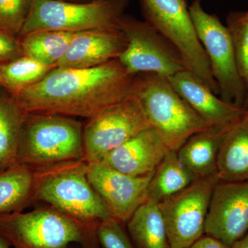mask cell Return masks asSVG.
Instances as JSON below:
<instances>
[{
  "label": "cell",
  "mask_w": 248,
  "mask_h": 248,
  "mask_svg": "<svg viewBox=\"0 0 248 248\" xmlns=\"http://www.w3.org/2000/svg\"><path fill=\"white\" fill-rule=\"evenodd\" d=\"M135 77L118 59L93 68L56 66L13 95L27 113L90 119L128 97Z\"/></svg>",
  "instance_id": "obj_1"
},
{
  "label": "cell",
  "mask_w": 248,
  "mask_h": 248,
  "mask_svg": "<svg viewBox=\"0 0 248 248\" xmlns=\"http://www.w3.org/2000/svg\"><path fill=\"white\" fill-rule=\"evenodd\" d=\"M99 223H84L55 209L0 215V234L14 248H100Z\"/></svg>",
  "instance_id": "obj_2"
},
{
  "label": "cell",
  "mask_w": 248,
  "mask_h": 248,
  "mask_svg": "<svg viewBox=\"0 0 248 248\" xmlns=\"http://www.w3.org/2000/svg\"><path fill=\"white\" fill-rule=\"evenodd\" d=\"M34 202L87 223L110 218V212L89 182L86 161H68L34 170Z\"/></svg>",
  "instance_id": "obj_3"
},
{
  "label": "cell",
  "mask_w": 248,
  "mask_h": 248,
  "mask_svg": "<svg viewBox=\"0 0 248 248\" xmlns=\"http://www.w3.org/2000/svg\"><path fill=\"white\" fill-rule=\"evenodd\" d=\"M131 93L141 104L150 126L170 150L177 151L194 134L214 127L196 113L164 77L137 75Z\"/></svg>",
  "instance_id": "obj_4"
},
{
  "label": "cell",
  "mask_w": 248,
  "mask_h": 248,
  "mask_svg": "<svg viewBox=\"0 0 248 248\" xmlns=\"http://www.w3.org/2000/svg\"><path fill=\"white\" fill-rule=\"evenodd\" d=\"M84 125L71 117L27 113L17 164L35 170L68 161H85Z\"/></svg>",
  "instance_id": "obj_5"
},
{
  "label": "cell",
  "mask_w": 248,
  "mask_h": 248,
  "mask_svg": "<svg viewBox=\"0 0 248 248\" xmlns=\"http://www.w3.org/2000/svg\"><path fill=\"white\" fill-rule=\"evenodd\" d=\"M128 4L129 0H33L19 35L42 31L120 30V20Z\"/></svg>",
  "instance_id": "obj_6"
},
{
  "label": "cell",
  "mask_w": 248,
  "mask_h": 248,
  "mask_svg": "<svg viewBox=\"0 0 248 248\" xmlns=\"http://www.w3.org/2000/svg\"><path fill=\"white\" fill-rule=\"evenodd\" d=\"M145 21L169 39L182 53L187 70L219 94L208 59L197 35L186 0H140Z\"/></svg>",
  "instance_id": "obj_7"
},
{
  "label": "cell",
  "mask_w": 248,
  "mask_h": 248,
  "mask_svg": "<svg viewBox=\"0 0 248 248\" xmlns=\"http://www.w3.org/2000/svg\"><path fill=\"white\" fill-rule=\"evenodd\" d=\"M201 1L195 0L189 6V11L218 85L220 98L228 104L244 108L248 90L238 69L231 34L216 15L204 11Z\"/></svg>",
  "instance_id": "obj_8"
},
{
  "label": "cell",
  "mask_w": 248,
  "mask_h": 248,
  "mask_svg": "<svg viewBox=\"0 0 248 248\" xmlns=\"http://www.w3.org/2000/svg\"><path fill=\"white\" fill-rule=\"evenodd\" d=\"M120 29L127 45L118 60L130 73L136 76L153 73L169 78L187 70L177 47L146 21L124 14Z\"/></svg>",
  "instance_id": "obj_9"
},
{
  "label": "cell",
  "mask_w": 248,
  "mask_h": 248,
  "mask_svg": "<svg viewBox=\"0 0 248 248\" xmlns=\"http://www.w3.org/2000/svg\"><path fill=\"white\" fill-rule=\"evenodd\" d=\"M83 130L85 161H102L150 125L137 97H128L88 119Z\"/></svg>",
  "instance_id": "obj_10"
},
{
  "label": "cell",
  "mask_w": 248,
  "mask_h": 248,
  "mask_svg": "<svg viewBox=\"0 0 248 248\" xmlns=\"http://www.w3.org/2000/svg\"><path fill=\"white\" fill-rule=\"evenodd\" d=\"M218 174L197 179L186 188L159 203L169 247L187 248L205 234V224Z\"/></svg>",
  "instance_id": "obj_11"
},
{
  "label": "cell",
  "mask_w": 248,
  "mask_h": 248,
  "mask_svg": "<svg viewBox=\"0 0 248 248\" xmlns=\"http://www.w3.org/2000/svg\"><path fill=\"white\" fill-rule=\"evenodd\" d=\"M153 172L134 177L102 161L87 163L88 178L93 188L107 205L112 218L124 225L148 199V186Z\"/></svg>",
  "instance_id": "obj_12"
},
{
  "label": "cell",
  "mask_w": 248,
  "mask_h": 248,
  "mask_svg": "<svg viewBox=\"0 0 248 248\" xmlns=\"http://www.w3.org/2000/svg\"><path fill=\"white\" fill-rule=\"evenodd\" d=\"M248 231V180H220L214 188L205 234L231 247Z\"/></svg>",
  "instance_id": "obj_13"
},
{
  "label": "cell",
  "mask_w": 248,
  "mask_h": 248,
  "mask_svg": "<svg viewBox=\"0 0 248 248\" xmlns=\"http://www.w3.org/2000/svg\"><path fill=\"white\" fill-rule=\"evenodd\" d=\"M170 150L159 134L149 127L106 155L100 161L128 175L141 177L154 172Z\"/></svg>",
  "instance_id": "obj_14"
},
{
  "label": "cell",
  "mask_w": 248,
  "mask_h": 248,
  "mask_svg": "<svg viewBox=\"0 0 248 248\" xmlns=\"http://www.w3.org/2000/svg\"><path fill=\"white\" fill-rule=\"evenodd\" d=\"M168 79L196 113L211 126L228 128L246 112V109L217 97L188 70L179 72Z\"/></svg>",
  "instance_id": "obj_15"
},
{
  "label": "cell",
  "mask_w": 248,
  "mask_h": 248,
  "mask_svg": "<svg viewBox=\"0 0 248 248\" xmlns=\"http://www.w3.org/2000/svg\"><path fill=\"white\" fill-rule=\"evenodd\" d=\"M120 30H90L77 32L57 66L89 68L119 59L126 48Z\"/></svg>",
  "instance_id": "obj_16"
},
{
  "label": "cell",
  "mask_w": 248,
  "mask_h": 248,
  "mask_svg": "<svg viewBox=\"0 0 248 248\" xmlns=\"http://www.w3.org/2000/svg\"><path fill=\"white\" fill-rule=\"evenodd\" d=\"M217 174L224 182L248 180V110L225 130L217 159Z\"/></svg>",
  "instance_id": "obj_17"
},
{
  "label": "cell",
  "mask_w": 248,
  "mask_h": 248,
  "mask_svg": "<svg viewBox=\"0 0 248 248\" xmlns=\"http://www.w3.org/2000/svg\"><path fill=\"white\" fill-rule=\"evenodd\" d=\"M227 128L210 127L194 134L177 151L179 159L197 179L217 174L218 151Z\"/></svg>",
  "instance_id": "obj_18"
},
{
  "label": "cell",
  "mask_w": 248,
  "mask_h": 248,
  "mask_svg": "<svg viewBox=\"0 0 248 248\" xmlns=\"http://www.w3.org/2000/svg\"><path fill=\"white\" fill-rule=\"evenodd\" d=\"M125 225L135 248H169L166 223L157 202L147 199Z\"/></svg>",
  "instance_id": "obj_19"
},
{
  "label": "cell",
  "mask_w": 248,
  "mask_h": 248,
  "mask_svg": "<svg viewBox=\"0 0 248 248\" xmlns=\"http://www.w3.org/2000/svg\"><path fill=\"white\" fill-rule=\"evenodd\" d=\"M35 170L16 164L0 170V215L22 212L33 203Z\"/></svg>",
  "instance_id": "obj_20"
},
{
  "label": "cell",
  "mask_w": 248,
  "mask_h": 248,
  "mask_svg": "<svg viewBox=\"0 0 248 248\" xmlns=\"http://www.w3.org/2000/svg\"><path fill=\"white\" fill-rule=\"evenodd\" d=\"M197 179L179 159L177 152L170 150L153 172L148 186V198L161 203Z\"/></svg>",
  "instance_id": "obj_21"
},
{
  "label": "cell",
  "mask_w": 248,
  "mask_h": 248,
  "mask_svg": "<svg viewBox=\"0 0 248 248\" xmlns=\"http://www.w3.org/2000/svg\"><path fill=\"white\" fill-rule=\"evenodd\" d=\"M27 114L12 94H0V170L17 164Z\"/></svg>",
  "instance_id": "obj_22"
},
{
  "label": "cell",
  "mask_w": 248,
  "mask_h": 248,
  "mask_svg": "<svg viewBox=\"0 0 248 248\" xmlns=\"http://www.w3.org/2000/svg\"><path fill=\"white\" fill-rule=\"evenodd\" d=\"M76 34L59 31L31 32L20 40L23 53L43 64L56 67Z\"/></svg>",
  "instance_id": "obj_23"
},
{
  "label": "cell",
  "mask_w": 248,
  "mask_h": 248,
  "mask_svg": "<svg viewBox=\"0 0 248 248\" xmlns=\"http://www.w3.org/2000/svg\"><path fill=\"white\" fill-rule=\"evenodd\" d=\"M54 68L23 55L7 63H0L1 86L9 90L11 94H16L40 81Z\"/></svg>",
  "instance_id": "obj_24"
},
{
  "label": "cell",
  "mask_w": 248,
  "mask_h": 248,
  "mask_svg": "<svg viewBox=\"0 0 248 248\" xmlns=\"http://www.w3.org/2000/svg\"><path fill=\"white\" fill-rule=\"evenodd\" d=\"M226 22L238 69L248 90V11H231Z\"/></svg>",
  "instance_id": "obj_25"
},
{
  "label": "cell",
  "mask_w": 248,
  "mask_h": 248,
  "mask_svg": "<svg viewBox=\"0 0 248 248\" xmlns=\"http://www.w3.org/2000/svg\"><path fill=\"white\" fill-rule=\"evenodd\" d=\"M33 0H0V29L19 35Z\"/></svg>",
  "instance_id": "obj_26"
},
{
  "label": "cell",
  "mask_w": 248,
  "mask_h": 248,
  "mask_svg": "<svg viewBox=\"0 0 248 248\" xmlns=\"http://www.w3.org/2000/svg\"><path fill=\"white\" fill-rule=\"evenodd\" d=\"M124 223L110 217L99 223L97 236L104 248H134Z\"/></svg>",
  "instance_id": "obj_27"
},
{
  "label": "cell",
  "mask_w": 248,
  "mask_h": 248,
  "mask_svg": "<svg viewBox=\"0 0 248 248\" xmlns=\"http://www.w3.org/2000/svg\"><path fill=\"white\" fill-rule=\"evenodd\" d=\"M24 55L20 40L7 31L0 29V62L7 63Z\"/></svg>",
  "instance_id": "obj_28"
},
{
  "label": "cell",
  "mask_w": 248,
  "mask_h": 248,
  "mask_svg": "<svg viewBox=\"0 0 248 248\" xmlns=\"http://www.w3.org/2000/svg\"><path fill=\"white\" fill-rule=\"evenodd\" d=\"M187 248H232L208 235L204 234Z\"/></svg>",
  "instance_id": "obj_29"
},
{
  "label": "cell",
  "mask_w": 248,
  "mask_h": 248,
  "mask_svg": "<svg viewBox=\"0 0 248 248\" xmlns=\"http://www.w3.org/2000/svg\"><path fill=\"white\" fill-rule=\"evenodd\" d=\"M232 248H248V231L241 239L232 246Z\"/></svg>",
  "instance_id": "obj_30"
},
{
  "label": "cell",
  "mask_w": 248,
  "mask_h": 248,
  "mask_svg": "<svg viewBox=\"0 0 248 248\" xmlns=\"http://www.w3.org/2000/svg\"><path fill=\"white\" fill-rule=\"evenodd\" d=\"M11 245L8 242L7 240L5 239L4 236L0 234V248H10Z\"/></svg>",
  "instance_id": "obj_31"
},
{
  "label": "cell",
  "mask_w": 248,
  "mask_h": 248,
  "mask_svg": "<svg viewBox=\"0 0 248 248\" xmlns=\"http://www.w3.org/2000/svg\"><path fill=\"white\" fill-rule=\"evenodd\" d=\"M63 1H73V2H87L94 0H63Z\"/></svg>",
  "instance_id": "obj_32"
},
{
  "label": "cell",
  "mask_w": 248,
  "mask_h": 248,
  "mask_svg": "<svg viewBox=\"0 0 248 248\" xmlns=\"http://www.w3.org/2000/svg\"><path fill=\"white\" fill-rule=\"evenodd\" d=\"M244 108L246 110H248V92L246 96V100H245Z\"/></svg>",
  "instance_id": "obj_33"
},
{
  "label": "cell",
  "mask_w": 248,
  "mask_h": 248,
  "mask_svg": "<svg viewBox=\"0 0 248 248\" xmlns=\"http://www.w3.org/2000/svg\"><path fill=\"white\" fill-rule=\"evenodd\" d=\"M2 84V79H1V72H0V86Z\"/></svg>",
  "instance_id": "obj_34"
},
{
  "label": "cell",
  "mask_w": 248,
  "mask_h": 248,
  "mask_svg": "<svg viewBox=\"0 0 248 248\" xmlns=\"http://www.w3.org/2000/svg\"><path fill=\"white\" fill-rule=\"evenodd\" d=\"M169 248H172V247H169Z\"/></svg>",
  "instance_id": "obj_35"
},
{
  "label": "cell",
  "mask_w": 248,
  "mask_h": 248,
  "mask_svg": "<svg viewBox=\"0 0 248 248\" xmlns=\"http://www.w3.org/2000/svg\"><path fill=\"white\" fill-rule=\"evenodd\" d=\"M201 1H202V0H201Z\"/></svg>",
  "instance_id": "obj_36"
}]
</instances>
